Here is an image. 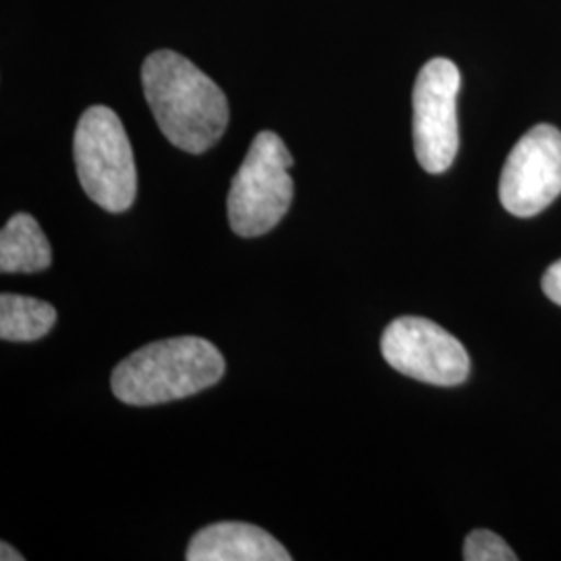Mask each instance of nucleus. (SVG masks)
Wrapping results in <instances>:
<instances>
[{
  "instance_id": "obj_1",
  "label": "nucleus",
  "mask_w": 561,
  "mask_h": 561,
  "mask_svg": "<svg viewBox=\"0 0 561 561\" xmlns=\"http://www.w3.org/2000/svg\"><path fill=\"white\" fill-rule=\"evenodd\" d=\"M141 85L164 138L202 154L221 140L229 104L221 88L173 50H157L141 65Z\"/></svg>"
},
{
  "instance_id": "obj_2",
  "label": "nucleus",
  "mask_w": 561,
  "mask_h": 561,
  "mask_svg": "<svg viewBox=\"0 0 561 561\" xmlns=\"http://www.w3.org/2000/svg\"><path fill=\"white\" fill-rule=\"evenodd\" d=\"M225 358L217 345L202 337L154 341L117 364L111 387L127 405H159L183 400L217 385Z\"/></svg>"
},
{
  "instance_id": "obj_3",
  "label": "nucleus",
  "mask_w": 561,
  "mask_h": 561,
  "mask_svg": "<svg viewBox=\"0 0 561 561\" xmlns=\"http://www.w3.org/2000/svg\"><path fill=\"white\" fill-rule=\"evenodd\" d=\"M73 159L88 198L108 213H125L138 194L134 150L117 113L90 106L76 127Z\"/></svg>"
},
{
  "instance_id": "obj_4",
  "label": "nucleus",
  "mask_w": 561,
  "mask_h": 561,
  "mask_svg": "<svg viewBox=\"0 0 561 561\" xmlns=\"http://www.w3.org/2000/svg\"><path fill=\"white\" fill-rule=\"evenodd\" d=\"M294 159L277 134L261 131L231 181L227 215L233 233L261 238L275 229L294 201Z\"/></svg>"
},
{
  "instance_id": "obj_5",
  "label": "nucleus",
  "mask_w": 561,
  "mask_h": 561,
  "mask_svg": "<svg viewBox=\"0 0 561 561\" xmlns=\"http://www.w3.org/2000/svg\"><path fill=\"white\" fill-rule=\"evenodd\" d=\"M460 85V69L449 59L428 60L414 83V150L426 173H445L456 161Z\"/></svg>"
},
{
  "instance_id": "obj_6",
  "label": "nucleus",
  "mask_w": 561,
  "mask_h": 561,
  "mask_svg": "<svg viewBox=\"0 0 561 561\" xmlns=\"http://www.w3.org/2000/svg\"><path fill=\"white\" fill-rule=\"evenodd\" d=\"M381 352L393 370L437 387L460 385L470 373V358L460 341L421 317L391 322L382 333Z\"/></svg>"
},
{
  "instance_id": "obj_7",
  "label": "nucleus",
  "mask_w": 561,
  "mask_h": 561,
  "mask_svg": "<svg viewBox=\"0 0 561 561\" xmlns=\"http://www.w3.org/2000/svg\"><path fill=\"white\" fill-rule=\"evenodd\" d=\"M561 194V131L537 125L512 148L500 181L503 208L514 217H535Z\"/></svg>"
},
{
  "instance_id": "obj_8",
  "label": "nucleus",
  "mask_w": 561,
  "mask_h": 561,
  "mask_svg": "<svg viewBox=\"0 0 561 561\" xmlns=\"http://www.w3.org/2000/svg\"><path fill=\"white\" fill-rule=\"evenodd\" d=\"M187 561H289L273 535L245 522H219L198 530L187 545Z\"/></svg>"
},
{
  "instance_id": "obj_9",
  "label": "nucleus",
  "mask_w": 561,
  "mask_h": 561,
  "mask_svg": "<svg viewBox=\"0 0 561 561\" xmlns=\"http://www.w3.org/2000/svg\"><path fill=\"white\" fill-rule=\"evenodd\" d=\"M53 262V250L38 221L20 213L11 217L0 233L2 273H41Z\"/></svg>"
},
{
  "instance_id": "obj_10",
  "label": "nucleus",
  "mask_w": 561,
  "mask_h": 561,
  "mask_svg": "<svg viewBox=\"0 0 561 561\" xmlns=\"http://www.w3.org/2000/svg\"><path fill=\"white\" fill-rule=\"evenodd\" d=\"M57 322V310L48 301L30 296H0V337L4 341H36Z\"/></svg>"
},
{
  "instance_id": "obj_11",
  "label": "nucleus",
  "mask_w": 561,
  "mask_h": 561,
  "mask_svg": "<svg viewBox=\"0 0 561 561\" xmlns=\"http://www.w3.org/2000/svg\"><path fill=\"white\" fill-rule=\"evenodd\" d=\"M466 561H516L518 556L510 549L500 535L491 530H472L463 542Z\"/></svg>"
},
{
  "instance_id": "obj_12",
  "label": "nucleus",
  "mask_w": 561,
  "mask_h": 561,
  "mask_svg": "<svg viewBox=\"0 0 561 561\" xmlns=\"http://www.w3.org/2000/svg\"><path fill=\"white\" fill-rule=\"evenodd\" d=\"M542 291L545 296L561 306V261L551 264L542 277Z\"/></svg>"
},
{
  "instance_id": "obj_13",
  "label": "nucleus",
  "mask_w": 561,
  "mask_h": 561,
  "mask_svg": "<svg viewBox=\"0 0 561 561\" xmlns=\"http://www.w3.org/2000/svg\"><path fill=\"white\" fill-rule=\"evenodd\" d=\"M0 560L2 561H23V556L18 553L7 541L0 542Z\"/></svg>"
}]
</instances>
